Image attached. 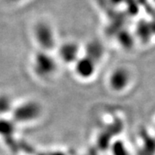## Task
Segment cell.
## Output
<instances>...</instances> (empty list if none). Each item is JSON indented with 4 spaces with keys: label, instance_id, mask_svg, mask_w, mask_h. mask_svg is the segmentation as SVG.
I'll use <instances>...</instances> for the list:
<instances>
[{
    "label": "cell",
    "instance_id": "6da1fadb",
    "mask_svg": "<svg viewBox=\"0 0 155 155\" xmlns=\"http://www.w3.org/2000/svg\"><path fill=\"white\" fill-rule=\"evenodd\" d=\"M136 81L132 68L124 65L112 67L106 76V86L113 94L121 95L129 92Z\"/></svg>",
    "mask_w": 155,
    "mask_h": 155
},
{
    "label": "cell",
    "instance_id": "7a4b0ae2",
    "mask_svg": "<svg viewBox=\"0 0 155 155\" xmlns=\"http://www.w3.org/2000/svg\"><path fill=\"white\" fill-rule=\"evenodd\" d=\"M34 38L41 51L51 52L56 47V35L54 28L49 22L41 20L34 25Z\"/></svg>",
    "mask_w": 155,
    "mask_h": 155
},
{
    "label": "cell",
    "instance_id": "3957f363",
    "mask_svg": "<svg viewBox=\"0 0 155 155\" xmlns=\"http://www.w3.org/2000/svg\"><path fill=\"white\" fill-rule=\"evenodd\" d=\"M33 68L38 77L49 78L55 72L57 63L48 52L41 50L34 57Z\"/></svg>",
    "mask_w": 155,
    "mask_h": 155
},
{
    "label": "cell",
    "instance_id": "277c9868",
    "mask_svg": "<svg viewBox=\"0 0 155 155\" xmlns=\"http://www.w3.org/2000/svg\"><path fill=\"white\" fill-rule=\"evenodd\" d=\"M98 64L91 57L82 54V56L73 65L74 72L78 78L83 80H89L96 76L98 70Z\"/></svg>",
    "mask_w": 155,
    "mask_h": 155
},
{
    "label": "cell",
    "instance_id": "5b68a950",
    "mask_svg": "<svg viewBox=\"0 0 155 155\" xmlns=\"http://www.w3.org/2000/svg\"><path fill=\"white\" fill-rule=\"evenodd\" d=\"M59 56L66 64L74 65L81 57V48L79 45L73 41H67L60 46L58 48Z\"/></svg>",
    "mask_w": 155,
    "mask_h": 155
},
{
    "label": "cell",
    "instance_id": "8992f818",
    "mask_svg": "<svg viewBox=\"0 0 155 155\" xmlns=\"http://www.w3.org/2000/svg\"><path fill=\"white\" fill-rule=\"evenodd\" d=\"M40 113V106L37 104L25 103L17 108L15 112V117L20 122H28L35 119Z\"/></svg>",
    "mask_w": 155,
    "mask_h": 155
},
{
    "label": "cell",
    "instance_id": "52a82bcc",
    "mask_svg": "<svg viewBox=\"0 0 155 155\" xmlns=\"http://www.w3.org/2000/svg\"><path fill=\"white\" fill-rule=\"evenodd\" d=\"M139 155H155V134L151 131H144L139 138Z\"/></svg>",
    "mask_w": 155,
    "mask_h": 155
},
{
    "label": "cell",
    "instance_id": "ba28073f",
    "mask_svg": "<svg viewBox=\"0 0 155 155\" xmlns=\"http://www.w3.org/2000/svg\"><path fill=\"white\" fill-rule=\"evenodd\" d=\"M110 155H134L131 147L125 140L118 138L110 145Z\"/></svg>",
    "mask_w": 155,
    "mask_h": 155
},
{
    "label": "cell",
    "instance_id": "9c48e42d",
    "mask_svg": "<svg viewBox=\"0 0 155 155\" xmlns=\"http://www.w3.org/2000/svg\"><path fill=\"white\" fill-rule=\"evenodd\" d=\"M6 2L10 5H19L22 2H25L27 0H5Z\"/></svg>",
    "mask_w": 155,
    "mask_h": 155
},
{
    "label": "cell",
    "instance_id": "30bf717a",
    "mask_svg": "<svg viewBox=\"0 0 155 155\" xmlns=\"http://www.w3.org/2000/svg\"><path fill=\"white\" fill-rule=\"evenodd\" d=\"M152 131H153V134H155V122H154V125H153V129H152Z\"/></svg>",
    "mask_w": 155,
    "mask_h": 155
}]
</instances>
